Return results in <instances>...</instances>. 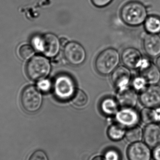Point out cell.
I'll return each mask as SVG.
<instances>
[{"instance_id": "obj_1", "label": "cell", "mask_w": 160, "mask_h": 160, "mask_svg": "<svg viewBox=\"0 0 160 160\" xmlns=\"http://www.w3.org/2000/svg\"><path fill=\"white\" fill-rule=\"evenodd\" d=\"M120 15L126 24L132 27L142 25L148 17L146 6L137 1H130L125 4L120 10Z\"/></svg>"}, {"instance_id": "obj_2", "label": "cell", "mask_w": 160, "mask_h": 160, "mask_svg": "<svg viewBox=\"0 0 160 160\" xmlns=\"http://www.w3.org/2000/svg\"><path fill=\"white\" fill-rule=\"evenodd\" d=\"M32 43L36 50L46 57L53 58L58 55L61 48V41L58 37L52 33L35 36Z\"/></svg>"}, {"instance_id": "obj_3", "label": "cell", "mask_w": 160, "mask_h": 160, "mask_svg": "<svg viewBox=\"0 0 160 160\" xmlns=\"http://www.w3.org/2000/svg\"><path fill=\"white\" fill-rule=\"evenodd\" d=\"M120 60L117 50L109 48L102 51L95 60V68L102 76H106L113 72L117 68Z\"/></svg>"}, {"instance_id": "obj_4", "label": "cell", "mask_w": 160, "mask_h": 160, "mask_svg": "<svg viewBox=\"0 0 160 160\" xmlns=\"http://www.w3.org/2000/svg\"><path fill=\"white\" fill-rule=\"evenodd\" d=\"M51 66L48 59L41 55H36L27 63L25 71L28 78L32 81L45 79L50 73Z\"/></svg>"}, {"instance_id": "obj_5", "label": "cell", "mask_w": 160, "mask_h": 160, "mask_svg": "<svg viewBox=\"0 0 160 160\" xmlns=\"http://www.w3.org/2000/svg\"><path fill=\"white\" fill-rule=\"evenodd\" d=\"M21 103L27 112L34 113L39 110L43 102L40 90L34 86L26 87L21 95Z\"/></svg>"}, {"instance_id": "obj_6", "label": "cell", "mask_w": 160, "mask_h": 160, "mask_svg": "<svg viewBox=\"0 0 160 160\" xmlns=\"http://www.w3.org/2000/svg\"><path fill=\"white\" fill-rule=\"evenodd\" d=\"M55 96L59 100H68L72 99L76 90L74 80L66 75H59L55 79L53 84Z\"/></svg>"}, {"instance_id": "obj_7", "label": "cell", "mask_w": 160, "mask_h": 160, "mask_svg": "<svg viewBox=\"0 0 160 160\" xmlns=\"http://www.w3.org/2000/svg\"><path fill=\"white\" fill-rule=\"evenodd\" d=\"M63 55L70 64L78 66L85 61L86 53L83 47L78 42H68L65 46Z\"/></svg>"}, {"instance_id": "obj_8", "label": "cell", "mask_w": 160, "mask_h": 160, "mask_svg": "<svg viewBox=\"0 0 160 160\" xmlns=\"http://www.w3.org/2000/svg\"><path fill=\"white\" fill-rule=\"evenodd\" d=\"M141 103L144 107L158 108L160 107V86L150 85L141 91L139 98Z\"/></svg>"}, {"instance_id": "obj_9", "label": "cell", "mask_w": 160, "mask_h": 160, "mask_svg": "<svg viewBox=\"0 0 160 160\" xmlns=\"http://www.w3.org/2000/svg\"><path fill=\"white\" fill-rule=\"evenodd\" d=\"M140 74L149 85H156L160 81V70L157 65L144 59L140 68Z\"/></svg>"}, {"instance_id": "obj_10", "label": "cell", "mask_w": 160, "mask_h": 160, "mask_svg": "<svg viewBox=\"0 0 160 160\" xmlns=\"http://www.w3.org/2000/svg\"><path fill=\"white\" fill-rule=\"evenodd\" d=\"M121 59L126 67L131 69L140 68L144 61L141 52L133 48L125 49L122 52Z\"/></svg>"}, {"instance_id": "obj_11", "label": "cell", "mask_w": 160, "mask_h": 160, "mask_svg": "<svg viewBox=\"0 0 160 160\" xmlns=\"http://www.w3.org/2000/svg\"><path fill=\"white\" fill-rule=\"evenodd\" d=\"M146 143L138 142L133 143L128 149V157L129 160H150L151 152Z\"/></svg>"}, {"instance_id": "obj_12", "label": "cell", "mask_w": 160, "mask_h": 160, "mask_svg": "<svg viewBox=\"0 0 160 160\" xmlns=\"http://www.w3.org/2000/svg\"><path fill=\"white\" fill-rule=\"evenodd\" d=\"M131 78V74L128 68L120 66L116 68L112 73L111 81L116 88L121 90L128 87Z\"/></svg>"}, {"instance_id": "obj_13", "label": "cell", "mask_w": 160, "mask_h": 160, "mask_svg": "<svg viewBox=\"0 0 160 160\" xmlns=\"http://www.w3.org/2000/svg\"><path fill=\"white\" fill-rule=\"evenodd\" d=\"M136 90L127 87L119 90L117 95L118 104L122 108H134L138 103V96Z\"/></svg>"}, {"instance_id": "obj_14", "label": "cell", "mask_w": 160, "mask_h": 160, "mask_svg": "<svg viewBox=\"0 0 160 160\" xmlns=\"http://www.w3.org/2000/svg\"><path fill=\"white\" fill-rule=\"evenodd\" d=\"M144 50L149 57L155 58L160 55V36L158 34L148 33L143 37Z\"/></svg>"}, {"instance_id": "obj_15", "label": "cell", "mask_w": 160, "mask_h": 160, "mask_svg": "<svg viewBox=\"0 0 160 160\" xmlns=\"http://www.w3.org/2000/svg\"><path fill=\"white\" fill-rule=\"evenodd\" d=\"M116 118L119 124L130 128L138 124L140 117L134 108H123L117 113Z\"/></svg>"}, {"instance_id": "obj_16", "label": "cell", "mask_w": 160, "mask_h": 160, "mask_svg": "<svg viewBox=\"0 0 160 160\" xmlns=\"http://www.w3.org/2000/svg\"><path fill=\"white\" fill-rule=\"evenodd\" d=\"M143 134L145 142L148 146L156 148L160 145V127L157 123L147 125Z\"/></svg>"}, {"instance_id": "obj_17", "label": "cell", "mask_w": 160, "mask_h": 160, "mask_svg": "<svg viewBox=\"0 0 160 160\" xmlns=\"http://www.w3.org/2000/svg\"><path fill=\"white\" fill-rule=\"evenodd\" d=\"M140 119L144 124H153L160 122V107L148 108L145 107L140 114Z\"/></svg>"}, {"instance_id": "obj_18", "label": "cell", "mask_w": 160, "mask_h": 160, "mask_svg": "<svg viewBox=\"0 0 160 160\" xmlns=\"http://www.w3.org/2000/svg\"><path fill=\"white\" fill-rule=\"evenodd\" d=\"M117 100L111 98L103 99L100 103V109L102 112L108 116L117 114L118 112L119 106Z\"/></svg>"}, {"instance_id": "obj_19", "label": "cell", "mask_w": 160, "mask_h": 160, "mask_svg": "<svg viewBox=\"0 0 160 160\" xmlns=\"http://www.w3.org/2000/svg\"><path fill=\"white\" fill-rule=\"evenodd\" d=\"M144 28L148 33L159 34L160 33V17L158 15L148 16L145 21Z\"/></svg>"}, {"instance_id": "obj_20", "label": "cell", "mask_w": 160, "mask_h": 160, "mask_svg": "<svg viewBox=\"0 0 160 160\" xmlns=\"http://www.w3.org/2000/svg\"><path fill=\"white\" fill-rule=\"evenodd\" d=\"M125 128L121 124H113L108 130V135L110 139L113 141L121 140L125 135Z\"/></svg>"}, {"instance_id": "obj_21", "label": "cell", "mask_w": 160, "mask_h": 160, "mask_svg": "<svg viewBox=\"0 0 160 160\" xmlns=\"http://www.w3.org/2000/svg\"><path fill=\"white\" fill-rule=\"evenodd\" d=\"M126 139L130 142H139L143 135L142 130L140 127L135 126L130 127L125 133Z\"/></svg>"}, {"instance_id": "obj_22", "label": "cell", "mask_w": 160, "mask_h": 160, "mask_svg": "<svg viewBox=\"0 0 160 160\" xmlns=\"http://www.w3.org/2000/svg\"><path fill=\"white\" fill-rule=\"evenodd\" d=\"M73 104L78 107H84L88 102V98L86 93L81 89H77L72 98Z\"/></svg>"}, {"instance_id": "obj_23", "label": "cell", "mask_w": 160, "mask_h": 160, "mask_svg": "<svg viewBox=\"0 0 160 160\" xmlns=\"http://www.w3.org/2000/svg\"><path fill=\"white\" fill-rule=\"evenodd\" d=\"M18 52L21 58L23 60H28L33 55L34 50L32 46L23 45L19 48Z\"/></svg>"}, {"instance_id": "obj_24", "label": "cell", "mask_w": 160, "mask_h": 160, "mask_svg": "<svg viewBox=\"0 0 160 160\" xmlns=\"http://www.w3.org/2000/svg\"><path fill=\"white\" fill-rule=\"evenodd\" d=\"M147 81L141 76L135 78L132 83L133 88L137 91H142L147 87Z\"/></svg>"}, {"instance_id": "obj_25", "label": "cell", "mask_w": 160, "mask_h": 160, "mask_svg": "<svg viewBox=\"0 0 160 160\" xmlns=\"http://www.w3.org/2000/svg\"><path fill=\"white\" fill-rule=\"evenodd\" d=\"M105 160H120V155L118 151L110 149L106 151L104 155Z\"/></svg>"}, {"instance_id": "obj_26", "label": "cell", "mask_w": 160, "mask_h": 160, "mask_svg": "<svg viewBox=\"0 0 160 160\" xmlns=\"http://www.w3.org/2000/svg\"><path fill=\"white\" fill-rule=\"evenodd\" d=\"M38 89L44 92L49 91L51 87V83L49 80L43 79L38 82Z\"/></svg>"}, {"instance_id": "obj_27", "label": "cell", "mask_w": 160, "mask_h": 160, "mask_svg": "<svg viewBox=\"0 0 160 160\" xmlns=\"http://www.w3.org/2000/svg\"><path fill=\"white\" fill-rule=\"evenodd\" d=\"M29 160H48L46 153L42 150H37L34 152Z\"/></svg>"}, {"instance_id": "obj_28", "label": "cell", "mask_w": 160, "mask_h": 160, "mask_svg": "<svg viewBox=\"0 0 160 160\" xmlns=\"http://www.w3.org/2000/svg\"><path fill=\"white\" fill-rule=\"evenodd\" d=\"M92 4L98 8H103L109 5L113 0H91Z\"/></svg>"}, {"instance_id": "obj_29", "label": "cell", "mask_w": 160, "mask_h": 160, "mask_svg": "<svg viewBox=\"0 0 160 160\" xmlns=\"http://www.w3.org/2000/svg\"><path fill=\"white\" fill-rule=\"evenodd\" d=\"M153 157L155 160H160V145L155 148L153 152Z\"/></svg>"}, {"instance_id": "obj_30", "label": "cell", "mask_w": 160, "mask_h": 160, "mask_svg": "<svg viewBox=\"0 0 160 160\" xmlns=\"http://www.w3.org/2000/svg\"><path fill=\"white\" fill-rule=\"evenodd\" d=\"M61 41V45H65V46L67 44V40L66 38H62L61 40H60Z\"/></svg>"}, {"instance_id": "obj_31", "label": "cell", "mask_w": 160, "mask_h": 160, "mask_svg": "<svg viewBox=\"0 0 160 160\" xmlns=\"http://www.w3.org/2000/svg\"><path fill=\"white\" fill-rule=\"evenodd\" d=\"M156 65L160 70V55L157 58V61H156Z\"/></svg>"}, {"instance_id": "obj_32", "label": "cell", "mask_w": 160, "mask_h": 160, "mask_svg": "<svg viewBox=\"0 0 160 160\" xmlns=\"http://www.w3.org/2000/svg\"><path fill=\"white\" fill-rule=\"evenodd\" d=\"M92 160H105V159L103 158H102V157H97L94 158Z\"/></svg>"}]
</instances>
